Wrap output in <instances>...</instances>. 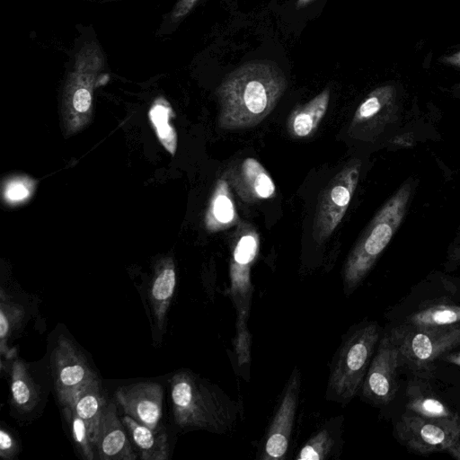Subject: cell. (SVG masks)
I'll use <instances>...</instances> for the list:
<instances>
[{
	"label": "cell",
	"mask_w": 460,
	"mask_h": 460,
	"mask_svg": "<svg viewBox=\"0 0 460 460\" xmlns=\"http://www.w3.org/2000/svg\"><path fill=\"white\" fill-rule=\"evenodd\" d=\"M287 78L273 62L253 60L230 73L217 90L218 126L226 129L258 125L286 91Z\"/></svg>",
	"instance_id": "1"
},
{
	"label": "cell",
	"mask_w": 460,
	"mask_h": 460,
	"mask_svg": "<svg viewBox=\"0 0 460 460\" xmlns=\"http://www.w3.org/2000/svg\"><path fill=\"white\" fill-rule=\"evenodd\" d=\"M175 422L182 429L224 434L236 422L239 407L222 389L189 370L170 379Z\"/></svg>",
	"instance_id": "2"
},
{
	"label": "cell",
	"mask_w": 460,
	"mask_h": 460,
	"mask_svg": "<svg viewBox=\"0 0 460 460\" xmlns=\"http://www.w3.org/2000/svg\"><path fill=\"white\" fill-rule=\"evenodd\" d=\"M412 193L405 182L373 217L349 254L343 269L345 293L349 295L368 274L401 226Z\"/></svg>",
	"instance_id": "3"
},
{
	"label": "cell",
	"mask_w": 460,
	"mask_h": 460,
	"mask_svg": "<svg viewBox=\"0 0 460 460\" xmlns=\"http://www.w3.org/2000/svg\"><path fill=\"white\" fill-rule=\"evenodd\" d=\"M381 337L375 322L360 323L348 332L333 359L327 397L346 404L361 389Z\"/></svg>",
	"instance_id": "4"
},
{
	"label": "cell",
	"mask_w": 460,
	"mask_h": 460,
	"mask_svg": "<svg viewBox=\"0 0 460 460\" xmlns=\"http://www.w3.org/2000/svg\"><path fill=\"white\" fill-rule=\"evenodd\" d=\"M388 332L399 347L402 366L421 377L430 376L435 360L460 345V324L412 328L400 323Z\"/></svg>",
	"instance_id": "5"
},
{
	"label": "cell",
	"mask_w": 460,
	"mask_h": 460,
	"mask_svg": "<svg viewBox=\"0 0 460 460\" xmlns=\"http://www.w3.org/2000/svg\"><path fill=\"white\" fill-rule=\"evenodd\" d=\"M397 439L419 455L445 451L460 439V417L434 419L406 410L395 424Z\"/></svg>",
	"instance_id": "6"
},
{
	"label": "cell",
	"mask_w": 460,
	"mask_h": 460,
	"mask_svg": "<svg viewBox=\"0 0 460 460\" xmlns=\"http://www.w3.org/2000/svg\"><path fill=\"white\" fill-rule=\"evenodd\" d=\"M361 161L355 159L342 168L323 189L315 210L313 235L322 243L343 218L356 190Z\"/></svg>",
	"instance_id": "7"
},
{
	"label": "cell",
	"mask_w": 460,
	"mask_h": 460,
	"mask_svg": "<svg viewBox=\"0 0 460 460\" xmlns=\"http://www.w3.org/2000/svg\"><path fill=\"white\" fill-rule=\"evenodd\" d=\"M400 349L389 332L380 337L361 386L363 397L376 405L390 402L398 391Z\"/></svg>",
	"instance_id": "8"
},
{
	"label": "cell",
	"mask_w": 460,
	"mask_h": 460,
	"mask_svg": "<svg viewBox=\"0 0 460 460\" xmlns=\"http://www.w3.org/2000/svg\"><path fill=\"white\" fill-rule=\"evenodd\" d=\"M300 384L299 371L295 368L262 439L260 457L263 460L285 459L288 453L298 405Z\"/></svg>",
	"instance_id": "9"
},
{
	"label": "cell",
	"mask_w": 460,
	"mask_h": 460,
	"mask_svg": "<svg viewBox=\"0 0 460 460\" xmlns=\"http://www.w3.org/2000/svg\"><path fill=\"white\" fill-rule=\"evenodd\" d=\"M396 90L387 84L369 93L357 108L349 133L357 138L372 139L396 119Z\"/></svg>",
	"instance_id": "10"
},
{
	"label": "cell",
	"mask_w": 460,
	"mask_h": 460,
	"mask_svg": "<svg viewBox=\"0 0 460 460\" xmlns=\"http://www.w3.org/2000/svg\"><path fill=\"white\" fill-rule=\"evenodd\" d=\"M54 383L60 403L66 405L84 385L97 378L84 356L66 338H60L52 356Z\"/></svg>",
	"instance_id": "11"
},
{
	"label": "cell",
	"mask_w": 460,
	"mask_h": 460,
	"mask_svg": "<svg viewBox=\"0 0 460 460\" xmlns=\"http://www.w3.org/2000/svg\"><path fill=\"white\" fill-rule=\"evenodd\" d=\"M259 246L260 238L256 230L251 226H243L234 242L230 262L231 289L241 323H244L249 310L252 289L250 269L257 257Z\"/></svg>",
	"instance_id": "12"
},
{
	"label": "cell",
	"mask_w": 460,
	"mask_h": 460,
	"mask_svg": "<svg viewBox=\"0 0 460 460\" xmlns=\"http://www.w3.org/2000/svg\"><path fill=\"white\" fill-rule=\"evenodd\" d=\"M117 402L126 414L155 431L161 429L164 390L155 382H140L119 387L115 393Z\"/></svg>",
	"instance_id": "13"
},
{
	"label": "cell",
	"mask_w": 460,
	"mask_h": 460,
	"mask_svg": "<svg viewBox=\"0 0 460 460\" xmlns=\"http://www.w3.org/2000/svg\"><path fill=\"white\" fill-rule=\"evenodd\" d=\"M236 194L247 203L272 198L275 183L259 161L247 157L230 165L223 177Z\"/></svg>",
	"instance_id": "14"
},
{
	"label": "cell",
	"mask_w": 460,
	"mask_h": 460,
	"mask_svg": "<svg viewBox=\"0 0 460 460\" xmlns=\"http://www.w3.org/2000/svg\"><path fill=\"white\" fill-rule=\"evenodd\" d=\"M99 459L135 460L128 433L117 413L115 403L109 401L103 411L93 442Z\"/></svg>",
	"instance_id": "15"
},
{
	"label": "cell",
	"mask_w": 460,
	"mask_h": 460,
	"mask_svg": "<svg viewBox=\"0 0 460 460\" xmlns=\"http://www.w3.org/2000/svg\"><path fill=\"white\" fill-rule=\"evenodd\" d=\"M121 420L141 459H168L170 449L168 437L164 431L162 429L155 431L137 422L128 414L124 415Z\"/></svg>",
	"instance_id": "16"
},
{
	"label": "cell",
	"mask_w": 460,
	"mask_h": 460,
	"mask_svg": "<svg viewBox=\"0 0 460 460\" xmlns=\"http://www.w3.org/2000/svg\"><path fill=\"white\" fill-rule=\"evenodd\" d=\"M402 324L412 328H439L460 324V305L447 299L426 302L406 316Z\"/></svg>",
	"instance_id": "17"
},
{
	"label": "cell",
	"mask_w": 460,
	"mask_h": 460,
	"mask_svg": "<svg viewBox=\"0 0 460 460\" xmlns=\"http://www.w3.org/2000/svg\"><path fill=\"white\" fill-rule=\"evenodd\" d=\"M108 401L105 400L97 378L81 387L64 406H69L86 423L93 444L99 423Z\"/></svg>",
	"instance_id": "18"
},
{
	"label": "cell",
	"mask_w": 460,
	"mask_h": 460,
	"mask_svg": "<svg viewBox=\"0 0 460 460\" xmlns=\"http://www.w3.org/2000/svg\"><path fill=\"white\" fill-rule=\"evenodd\" d=\"M239 222L230 185L224 178L217 180L205 217L208 230L217 232Z\"/></svg>",
	"instance_id": "19"
},
{
	"label": "cell",
	"mask_w": 460,
	"mask_h": 460,
	"mask_svg": "<svg viewBox=\"0 0 460 460\" xmlns=\"http://www.w3.org/2000/svg\"><path fill=\"white\" fill-rule=\"evenodd\" d=\"M330 101V89L325 88L304 105L297 106L290 113L287 126L295 137L312 135L325 115Z\"/></svg>",
	"instance_id": "20"
},
{
	"label": "cell",
	"mask_w": 460,
	"mask_h": 460,
	"mask_svg": "<svg viewBox=\"0 0 460 460\" xmlns=\"http://www.w3.org/2000/svg\"><path fill=\"white\" fill-rule=\"evenodd\" d=\"M342 416L332 418L314 433L301 448L296 459L333 458L341 448Z\"/></svg>",
	"instance_id": "21"
},
{
	"label": "cell",
	"mask_w": 460,
	"mask_h": 460,
	"mask_svg": "<svg viewBox=\"0 0 460 460\" xmlns=\"http://www.w3.org/2000/svg\"><path fill=\"white\" fill-rule=\"evenodd\" d=\"M176 284V275L172 261L158 268L150 285L149 300L157 328L163 331L167 312Z\"/></svg>",
	"instance_id": "22"
},
{
	"label": "cell",
	"mask_w": 460,
	"mask_h": 460,
	"mask_svg": "<svg viewBox=\"0 0 460 460\" xmlns=\"http://www.w3.org/2000/svg\"><path fill=\"white\" fill-rule=\"evenodd\" d=\"M11 397L15 408L31 411L38 402L39 394L25 363L16 359L11 367Z\"/></svg>",
	"instance_id": "23"
},
{
	"label": "cell",
	"mask_w": 460,
	"mask_h": 460,
	"mask_svg": "<svg viewBox=\"0 0 460 460\" xmlns=\"http://www.w3.org/2000/svg\"><path fill=\"white\" fill-rule=\"evenodd\" d=\"M406 410L418 415L434 419H456L460 417L441 400L432 394L421 393L416 387L409 388Z\"/></svg>",
	"instance_id": "24"
},
{
	"label": "cell",
	"mask_w": 460,
	"mask_h": 460,
	"mask_svg": "<svg viewBox=\"0 0 460 460\" xmlns=\"http://www.w3.org/2000/svg\"><path fill=\"white\" fill-rule=\"evenodd\" d=\"M172 115V109L163 98L157 99L149 111L150 120L159 140L172 155H174L177 147V135L174 128L169 123Z\"/></svg>",
	"instance_id": "25"
},
{
	"label": "cell",
	"mask_w": 460,
	"mask_h": 460,
	"mask_svg": "<svg viewBox=\"0 0 460 460\" xmlns=\"http://www.w3.org/2000/svg\"><path fill=\"white\" fill-rule=\"evenodd\" d=\"M5 296L1 294L0 307V338H1V354L6 358L13 356V350H10L6 345L11 333L19 326L22 322L24 312L23 308L18 304H12Z\"/></svg>",
	"instance_id": "26"
},
{
	"label": "cell",
	"mask_w": 460,
	"mask_h": 460,
	"mask_svg": "<svg viewBox=\"0 0 460 460\" xmlns=\"http://www.w3.org/2000/svg\"><path fill=\"white\" fill-rule=\"evenodd\" d=\"M64 413L70 427L73 440L82 456L87 460L94 458L93 444L91 440L85 421L69 406H64Z\"/></svg>",
	"instance_id": "27"
},
{
	"label": "cell",
	"mask_w": 460,
	"mask_h": 460,
	"mask_svg": "<svg viewBox=\"0 0 460 460\" xmlns=\"http://www.w3.org/2000/svg\"><path fill=\"white\" fill-rule=\"evenodd\" d=\"M73 74V77L76 79V83L72 85L75 87L72 93V106L77 113H86L89 111L92 104V93L90 78L86 83H83V76L79 67Z\"/></svg>",
	"instance_id": "28"
},
{
	"label": "cell",
	"mask_w": 460,
	"mask_h": 460,
	"mask_svg": "<svg viewBox=\"0 0 460 460\" xmlns=\"http://www.w3.org/2000/svg\"><path fill=\"white\" fill-rule=\"evenodd\" d=\"M30 195V188L28 184L22 181L10 182L5 190V197L13 202L21 201Z\"/></svg>",
	"instance_id": "29"
},
{
	"label": "cell",
	"mask_w": 460,
	"mask_h": 460,
	"mask_svg": "<svg viewBox=\"0 0 460 460\" xmlns=\"http://www.w3.org/2000/svg\"><path fill=\"white\" fill-rule=\"evenodd\" d=\"M17 446L11 434L4 429L0 430V456L3 459L13 458Z\"/></svg>",
	"instance_id": "30"
},
{
	"label": "cell",
	"mask_w": 460,
	"mask_h": 460,
	"mask_svg": "<svg viewBox=\"0 0 460 460\" xmlns=\"http://www.w3.org/2000/svg\"><path fill=\"white\" fill-rule=\"evenodd\" d=\"M196 2L197 0H179L172 13V18L176 20L186 15L191 10Z\"/></svg>",
	"instance_id": "31"
},
{
	"label": "cell",
	"mask_w": 460,
	"mask_h": 460,
	"mask_svg": "<svg viewBox=\"0 0 460 460\" xmlns=\"http://www.w3.org/2000/svg\"><path fill=\"white\" fill-rule=\"evenodd\" d=\"M392 143L401 147H410L412 146L413 138L411 135H400L392 140Z\"/></svg>",
	"instance_id": "32"
},
{
	"label": "cell",
	"mask_w": 460,
	"mask_h": 460,
	"mask_svg": "<svg viewBox=\"0 0 460 460\" xmlns=\"http://www.w3.org/2000/svg\"><path fill=\"white\" fill-rule=\"evenodd\" d=\"M440 359L460 367V351L447 352L442 355Z\"/></svg>",
	"instance_id": "33"
},
{
	"label": "cell",
	"mask_w": 460,
	"mask_h": 460,
	"mask_svg": "<svg viewBox=\"0 0 460 460\" xmlns=\"http://www.w3.org/2000/svg\"><path fill=\"white\" fill-rule=\"evenodd\" d=\"M445 64L460 68V51L452 55L442 58L441 59Z\"/></svg>",
	"instance_id": "34"
},
{
	"label": "cell",
	"mask_w": 460,
	"mask_h": 460,
	"mask_svg": "<svg viewBox=\"0 0 460 460\" xmlns=\"http://www.w3.org/2000/svg\"><path fill=\"white\" fill-rule=\"evenodd\" d=\"M445 451L453 458L460 460V439L450 445Z\"/></svg>",
	"instance_id": "35"
},
{
	"label": "cell",
	"mask_w": 460,
	"mask_h": 460,
	"mask_svg": "<svg viewBox=\"0 0 460 460\" xmlns=\"http://www.w3.org/2000/svg\"><path fill=\"white\" fill-rule=\"evenodd\" d=\"M449 260L453 262L460 263V244L453 249L449 255Z\"/></svg>",
	"instance_id": "36"
},
{
	"label": "cell",
	"mask_w": 460,
	"mask_h": 460,
	"mask_svg": "<svg viewBox=\"0 0 460 460\" xmlns=\"http://www.w3.org/2000/svg\"><path fill=\"white\" fill-rule=\"evenodd\" d=\"M314 0H297L296 7L297 8H302V7L307 5L308 4H310Z\"/></svg>",
	"instance_id": "37"
}]
</instances>
